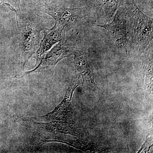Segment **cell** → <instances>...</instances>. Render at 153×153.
I'll return each instance as SVG.
<instances>
[{"mask_svg":"<svg viewBox=\"0 0 153 153\" xmlns=\"http://www.w3.org/2000/svg\"><path fill=\"white\" fill-rule=\"evenodd\" d=\"M52 1V0H50V1Z\"/></svg>","mask_w":153,"mask_h":153,"instance_id":"13","label":"cell"},{"mask_svg":"<svg viewBox=\"0 0 153 153\" xmlns=\"http://www.w3.org/2000/svg\"><path fill=\"white\" fill-rule=\"evenodd\" d=\"M152 146V138H149L143 145L142 147L139 151L138 153L143 152H146L149 151Z\"/></svg>","mask_w":153,"mask_h":153,"instance_id":"11","label":"cell"},{"mask_svg":"<svg viewBox=\"0 0 153 153\" xmlns=\"http://www.w3.org/2000/svg\"><path fill=\"white\" fill-rule=\"evenodd\" d=\"M76 80L74 81L67 89L65 97L62 102L51 112L41 117L42 119L50 121H60L67 123L73 116L72 98L74 90L78 86Z\"/></svg>","mask_w":153,"mask_h":153,"instance_id":"7","label":"cell"},{"mask_svg":"<svg viewBox=\"0 0 153 153\" xmlns=\"http://www.w3.org/2000/svg\"><path fill=\"white\" fill-rule=\"evenodd\" d=\"M33 123L48 131L54 133L70 134L75 136L80 135V132L77 128L72 126L67 123L60 121H50L47 123L33 122Z\"/></svg>","mask_w":153,"mask_h":153,"instance_id":"10","label":"cell"},{"mask_svg":"<svg viewBox=\"0 0 153 153\" xmlns=\"http://www.w3.org/2000/svg\"><path fill=\"white\" fill-rule=\"evenodd\" d=\"M12 3V6L16 11L17 13L16 16L18 14V12L20 10V5H21V1L20 0H10Z\"/></svg>","mask_w":153,"mask_h":153,"instance_id":"12","label":"cell"},{"mask_svg":"<svg viewBox=\"0 0 153 153\" xmlns=\"http://www.w3.org/2000/svg\"><path fill=\"white\" fill-rule=\"evenodd\" d=\"M74 63L77 74L76 81L83 87L88 90H93L98 88L94 82L91 69L84 50L76 49L74 51Z\"/></svg>","mask_w":153,"mask_h":153,"instance_id":"6","label":"cell"},{"mask_svg":"<svg viewBox=\"0 0 153 153\" xmlns=\"http://www.w3.org/2000/svg\"><path fill=\"white\" fill-rule=\"evenodd\" d=\"M42 31L44 34V38L39 44L38 50L34 54V57L36 60V66L39 63L41 57L45 53L65 38L66 30L56 23L53 27L50 29L44 28Z\"/></svg>","mask_w":153,"mask_h":153,"instance_id":"8","label":"cell"},{"mask_svg":"<svg viewBox=\"0 0 153 153\" xmlns=\"http://www.w3.org/2000/svg\"><path fill=\"white\" fill-rule=\"evenodd\" d=\"M96 27L107 30L114 40L118 49H120L126 56H128L130 47L126 13L123 5L118 9L111 22L103 25H96Z\"/></svg>","mask_w":153,"mask_h":153,"instance_id":"4","label":"cell"},{"mask_svg":"<svg viewBox=\"0 0 153 153\" xmlns=\"http://www.w3.org/2000/svg\"><path fill=\"white\" fill-rule=\"evenodd\" d=\"M123 4V0H91V4L97 16L111 22L118 9Z\"/></svg>","mask_w":153,"mask_h":153,"instance_id":"9","label":"cell"},{"mask_svg":"<svg viewBox=\"0 0 153 153\" xmlns=\"http://www.w3.org/2000/svg\"><path fill=\"white\" fill-rule=\"evenodd\" d=\"M76 50L74 42L63 38L42 56L40 62L34 69L17 76V78H22L29 74L52 69L60 60L74 55Z\"/></svg>","mask_w":153,"mask_h":153,"instance_id":"3","label":"cell"},{"mask_svg":"<svg viewBox=\"0 0 153 153\" xmlns=\"http://www.w3.org/2000/svg\"><path fill=\"white\" fill-rule=\"evenodd\" d=\"M126 13L128 42L141 52L153 41V20L140 10L134 0H123Z\"/></svg>","mask_w":153,"mask_h":153,"instance_id":"1","label":"cell"},{"mask_svg":"<svg viewBox=\"0 0 153 153\" xmlns=\"http://www.w3.org/2000/svg\"><path fill=\"white\" fill-rule=\"evenodd\" d=\"M38 10L52 17L55 23L66 30L76 25L87 16L85 8H69L65 7L45 4L38 6Z\"/></svg>","mask_w":153,"mask_h":153,"instance_id":"5","label":"cell"},{"mask_svg":"<svg viewBox=\"0 0 153 153\" xmlns=\"http://www.w3.org/2000/svg\"><path fill=\"white\" fill-rule=\"evenodd\" d=\"M35 15L18 13L16 15L19 49L23 68L36 52L41 41V32L44 29Z\"/></svg>","mask_w":153,"mask_h":153,"instance_id":"2","label":"cell"}]
</instances>
